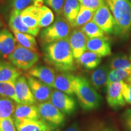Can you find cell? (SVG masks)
Instances as JSON below:
<instances>
[{
    "mask_svg": "<svg viewBox=\"0 0 131 131\" xmlns=\"http://www.w3.org/2000/svg\"><path fill=\"white\" fill-rule=\"evenodd\" d=\"M45 61L59 72L76 70L73 52L68 38L42 45Z\"/></svg>",
    "mask_w": 131,
    "mask_h": 131,
    "instance_id": "1",
    "label": "cell"
},
{
    "mask_svg": "<svg viewBox=\"0 0 131 131\" xmlns=\"http://www.w3.org/2000/svg\"><path fill=\"white\" fill-rule=\"evenodd\" d=\"M74 89L75 94L83 110L92 111L100 107L102 97L85 77L75 76Z\"/></svg>",
    "mask_w": 131,
    "mask_h": 131,
    "instance_id": "2",
    "label": "cell"
},
{
    "mask_svg": "<svg viewBox=\"0 0 131 131\" xmlns=\"http://www.w3.org/2000/svg\"><path fill=\"white\" fill-rule=\"evenodd\" d=\"M105 3L117 24L115 35L126 37L131 32V0H105Z\"/></svg>",
    "mask_w": 131,
    "mask_h": 131,
    "instance_id": "3",
    "label": "cell"
},
{
    "mask_svg": "<svg viewBox=\"0 0 131 131\" xmlns=\"http://www.w3.org/2000/svg\"><path fill=\"white\" fill-rule=\"evenodd\" d=\"M72 26L63 16H57L53 23L41 31L40 41L42 45L68 38Z\"/></svg>",
    "mask_w": 131,
    "mask_h": 131,
    "instance_id": "4",
    "label": "cell"
},
{
    "mask_svg": "<svg viewBox=\"0 0 131 131\" xmlns=\"http://www.w3.org/2000/svg\"><path fill=\"white\" fill-rule=\"evenodd\" d=\"M40 55L37 52L17 45L8 58L10 63L19 70H28L38 61Z\"/></svg>",
    "mask_w": 131,
    "mask_h": 131,
    "instance_id": "5",
    "label": "cell"
},
{
    "mask_svg": "<svg viewBox=\"0 0 131 131\" xmlns=\"http://www.w3.org/2000/svg\"><path fill=\"white\" fill-rule=\"evenodd\" d=\"M41 119L56 128L63 125L65 115L52 104L50 101L40 103L37 105Z\"/></svg>",
    "mask_w": 131,
    "mask_h": 131,
    "instance_id": "6",
    "label": "cell"
},
{
    "mask_svg": "<svg viewBox=\"0 0 131 131\" xmlns=\"http://www.w3.org/2000/svg\"><path fill=\"white\" fill-rule=\"evenodd\" d=\"M92 20L107 34H115L117 24L107 5L103 4L95 12Z\"/></svg>",
    "mask_w": 131,
    "mask_h": 131,
    "instance_id": "7",
    "label": "cell"
},
{
    "mask_svg": "<svg viewBox=\"0 0 131 131\" xmlns=\"http://www.w3.org/2000/svg\"><path fill=\"white\" fill-rule=\"evenodd\" d=\"M50 101L63 114L70 115L77 109L76 101L73 97L56 89H52Z\"/></svg>",
    "mask_w": 131,
    "mask_h": 131,
    "instance_id": "8",
    "label": "cell"
},
{
    "mask_svg": "<svg viewBox=\"0 0 131 131\" xmlns=\"http://www.w3.org/2000/svg\"><path fill=\"white\" fill-rule=\"evenodd\" d=\"M124 81L109 83L106 88V100L112 109L118 110L126 104L123 95V86Z\"/></svg>",
    "mask_w": 131,
    "mask_h": 131,
    "instance_id": "9",
    "label": "cell"
},
{
    "mask_svg": "<svg viewBox=\"0 0 131 131\" xmlns=\"http://www.w3.org/2000/svg\"><path fill=\"white\" fill-rule=\"evenodd\" d=\"M24 75L27 78L29 86L37 101L43 103L50 100L52 88L27 73Z\"/></svg>",
    "mask_w": 131,
    "mask_h": 131,
    "instance_id": "10",
    "label": "cell"
},
{
    "mask_svg": "<svg viewBox=\"0 0 131 131\" xmlns=\"http://www.w3.org/2000/svg\"><path fill=\"white\" fill-rule=\"evenodd\" d=\"M15 87L16 96L20 104L31 105L37 103L25 75H20L16 80Z\"/></svg>",
    "mask_w": 131,
    "mask_h": 131,
    "instance_id": "11",
    "label": "cell"
},
{
    "mask_svg": "<svg viewBox=\"0 0 131 131\" xmlns=\"http://www.w3.org/2000/svg\"><path fill=\"white\" fill-rule=\"evenodd\" d=\"M69 41L75 60H77L87 50L88 38L82 31L81 28H75L68 38Z\"/></svg>",
    "mask_w": 131,
    "mask_h": 131,
    "instance_id": "12",
    "label": "cell"
},
{
    "mask_svg": "<svg viewBox=\"0 0 131 131\" xmlns=\"http://www.w3.org/2000/svg\"><path fill=\"white\" fill-rule=\"evenodd\" d=\"M14 34L6 27L0 29V59L6 60L17 45Z\"/></svg>",
    "mask_w": 131,
    "mask_h": 131,
    "instance_id": "13",
    "label": "cell"
},
{
    "mask_svg": "<svg viewBox=\"0 0 131 131\" xmlns=\"http://www.w3.org/2000/svg\"><path fill=\"white\" fill-rule=\"evenodd\" d=\"M14 121L17 131H52L55 129L41 118Z\"/></svg>",
    "mask_w": 131,
    "mask_h": 131,
    "instance_id": "14",
    "label": "cell"
},
{
    "mask_svg": "<svg viewBox=\"0 0 131 131\" xmlns=\"http://www.w3.org/2000/svg\"><path fill=\"white\" fill-rule=\"evenodd\" d=\"M75 75L70 72H60L55 76L53 88L69 95H73L75 94Z\"/></svg>",
    "mask_w": 131,
    "mask_h": 131,
    "instance_id": "15",
    "label": "cell"
},
{
    "mask_svg": "<svg viewBox=\"0 0 131 131\" xmlns=\"http://www.w3.org/2000/svg\"><path fill=\"white\" fill-rule=\"evenodd\" d=\"M27 73L40 80L45 84L53 88L56 73L55 69L51 67L45 65L35 66L27 70Z\"/></svg>",
    "mask_w": 131,
    "mask_h": 131,
    "instance_id": "16",
    "label": "cell"
},
{
    "mask_svg": "<svg viewBox=\"0 0 131 131\" xmlns=\"http://www.w3.org/2000/svg\"><path fill=\"white\" fill-rule=\"evenodd\" d=\"M21 18L23 23L32 30L37 37L40 31L38 26V7L32 4L26 7L21 11Z\"/></svg>",
    "mask_w": 131,
    "mask_h": 131,
    "instance_id": "17",
    "label": "cell"
},
{
    "mask_svg": "<svg viewBox=\"0 0 131 131\" xmlns=\"http://www.w3.org/2000/svg\"><path fill=\"white\" fill-rule=\"evenodd\" d=\"M87 50L94 52L101 58L109 56L112 53L111 44L106 37L88 38Z\"/></svg>",
    "mask_w": 131,
    "mask_h": 131,
    "instance_id": "18",
    "label": "cell"
},
{
    "mask_svg": "<svg viewBox=\"0 0 131 131\" xmlns=\"http://www.w3.org/2000/svg\"><path fill=\"white\" fill-rule=\"evenodd\" d=\"M14 120H23V119H40L38 106L35 104H16L15 110L13 115Z\"/></svg>",
    "mask_w": 131,
    "mask_h": 131,
    "instance_id": "19",
    "label": "cell"
},
{
    "mask_svg": "<svg viewBox=\"0 0 131 131\" xmlns=\"http://www.w3.org/2000/svg\"><path fill=\"white\" fill-rule=\"evenodd\" d=\"M109 70L107 66L103 65L96 68L91 74L90 81L96 91H102L107 88Z\"/></svg>",
    "mask_w": 131,
    "mask_h": 131,
    "instance_id": "20",
    "label": "cell"
},
{
    "mask_svg": "<svg viewBox=\"0 0 131 131\" xmlns=\"http://www.w3.org/2000/svg\"><path fill=\"white\" fill-rule=\"evenodd\" d=\"M101 62V57L94 52L86 50L75 60V63L86 70L95 69Z\"/></svg>",
    "mask_w": 131,
    "mask_h": 131,
    "instance_id": "21",
    "label": "cell"
},
{
    "mask_svg": "<svg viewBox=\"0 0 131 131\" xmlns=\"http://www.w3.org/2000/svg\"><path fill=\"white\" fill-rule=\"evenodd\" d=\"M21 73L22 72L10 63L0 59V82H15Z\"/></svg>",
    "mask_w": 131,
    "mask_h": 131,
    "instance_id": "22",
    "label": "cell"
},
{
    "mask_svg": "<svg viewBox=\"0 0 131 131\" xmlns=\"http://www.w3.org/2000/svg\"><path fill=\"white\" fill-rule=\"evenodd\" d=\"M9 25L12 31L16 30L18 32L27 33L35 36L34 32L23 23L21 18V11L18 10L14 8L12 9L9 15Z\"/></svg>",
    "mask_w": 131,
    "mask_h": 131,
    "instance_id": "23",
    "label": "cell"
},
{
    "mask_svg": "<svg viewBox=\"0 0 131 131\" xmlns=\"http://www.w3.org/2000/svg\"><path fill=\"white\" fill-rule=\"evenodd\" d=\"M80 3L78 0H65L63 10V15L72 26L74 23L79 12Z\"/></svg>",
    "mask_w": 131,
    "mask_h": 131,
    "instance_id": "24",
    "label": "cell"
},
{
    "mask_svg": "<svg viewBox=\"0 0 131 131\" xmlns=\"http://www.w3.org/2000/svg\"><path fill=\"white\" fill-rule=\"evenodd\" d=\"M16 42L26 48L37 52L38 46L35 36L31 34L12 30Z\"/></svg>",
    "mask_w": 131,
    "mask_h": 131,
    "instance_id": "25",
    "label": "cell"
},
{
    "mask_svg": "<svg viewBox=\"0 0 131 131\" xmlns=\"http://www.w3.org/2000/svg\"><path fill=\"white\" fill-rule=\"evenodd\" d=\"M16 104L12 98L0 95V118L12 117Z\"/></svg>",
    "mask_w": 131,
    "mask_h": 131,
    "instance_id": "26",
    "label": "cell"
},
{
    "mask_svg": "<svg viewBox=\"0 0 131 131\" xmlns=\"http://www.w3.org/2000/svg\"><path fill=\"white\" fill-rule=\"evenodd\" d=\"M55 16L52 9L42 5L38 7V26L40 28H45L53 23Z\"/></svg>",
    "mask_w": 131,
    "mask_h": 131,
    "instance_id": "27",
    "label": "cell"
},
{
    "mask_svg": "<svg viewBox=\"0 0 131 131\" xmlns=\"http://www.w3.org/2000/svg\"><path fill=\"white\" fill-rule=\"evenodd\" d=\"M109 66L111 70H131V61L125 54H117L111 59Z\"/></svg>",
    "mask_w": 131,
    "mask_h": 131,
    "instance_id": "28",
    "label": "cell"
},
{
    "mask_svg": "<svg viewBox=\"0 0 131 131\" xmlns=\"http://www.w3.org/2000/svg\"><path fill=\"white\" fill-rule=\"evenodd\" d=\"M95 11L87 8L83 6H80L79 12L77 16L72 27L74 28H80L82 26L89 22L93 18Z\"/></svg>",
    "mask_w": 131,
    "mask_h": 131,
    "instance_id": "29",
    "label": "cell"
},
{
    "mask_svg": "<svg viewBox=\"0 0 131 131\" xmlns=\"http://www.w3.org/2000/svg\"><path fill=\"white\" fill-rule=\"evenodd\" d=\"M81 29L88 38L105 37L106 33L92 19L82 26Z\"/></svg>",
    "mask_w": 131,
    "mask_h": 131,
    "instance_id": "30",
    "label": "cell"
},
{
    "mask_svg": "<svg viewBox=\"0 0 131 131\" xmlns=\"http://www.w3.org/2000/svg\"><path fill=\"white\" fill-rule=\"evenodd\" d=\"M0 95L10 98L17 103H19V101L16 95L15 82H0Z\"/></svg>",
    "mask_w": 131,
    "mask_h": 131,
    "instance_id": "31",
    "label": "cell"
},
{
    "mask_svg": "<svg viewBox=\"0 0 131 131\" xmlns=\"http://www.w3.org/2000/svg\"><path fill=\"white\" fill-rule=\"evenodd\" d=\"M131 70L112 69L109 71L108 75L107 84L116 82L124 81L130 76Z\"/></svg>",
    "mask_w": 131,
    "mask_h": 131,
    "instance_id": "32",
    "label": "cell"
},
{
    "mask_svg": "<svg viewBox=\"0 0 131 131\" xmlns=\"http://www.w3.org/2000/svg\"><path fill=\"white\" fill-rule=\"evenodd\" d=\"M85 131H118L111 124L103 121H95L90 124Z\"/></svg>",
    "mask_w": 131,
    "mask_h": 131,
    "instance_id": "33",
    "label": "cell"
},
{
    "mask_svg": "<svg viewBox=\"0 0 131 131\" xmlns=\"http://www.w3.org/2000/svg\"><path fill=\"white\" fill-rule=\"evenodd\" d=\"M65 0H45V4L53 10L57 16L63 15V10Z\"/></svg>",
    "mask_w": 131,
    "mask_h": 131,
    "instance_id": "34",
    "label": "cell"
},
{
    "mask_svg": "<svg viewBox=\"0 0 131 131\" xmlns=\"http://www.w3.org/2000/svg\"><path fill=\"white\" fill-rule=\"evenodd\" d=\"M81 6L95 11L101 6L105 4V0H78Z\"/></svg>",
    "mask_w": 131,
    "mask_h": 131,
    "instance_id": "35",
    "label": "cell"
},
{
    "mask_svg": "<svg viewBox=\"0 0 131 131\" xmlns=\"http://www.w3.org/2000/svg\"><path fill=\"white\" fill-rule=\"evenodd\" d=\"M0 131H16L14 121L12 117L0 118Z\"/></svg>",
    "mask_w": 131,
    "mask_h": 131,
    "instance_id": "36",
    "label": "cell"
},
{
    "mask_svg": "<svg viewBox=\"0 0 131 131\" xmlns=\"http://www.w3.org/2000/svg\"><path fill=\"white\" fill-rule=\"evenodd\" d=\"M122 92L126 103L131 105V83L124 81Z\"/></svg>",
    "mask_w": 131,
    "mask_h": 131,
    "instance_id": "37",
    "label": "cell"
},
{
    "mask_svg": "<svg viewBox=\"0 0 131 131\" xmlns=\"http://www.w3.org/2000/svg\"><path fill=\"white\" fill-rule=\"evenodd\" d=\"M33 3V0H12L13 8L18 10H23Z\"/></svg>",
    "mask_w": 131,
    "mask_h": 131,
    "instance_id": "38",
    "label": "cell"
},
{
    "mask_svg": "<svg viewBox=\"0 0 131 131\" xmlns=\"http://www.w3.org/2000/svg\"><path fill=\"white\" fill-rule=\"evenodd\" d=\"M122 121L126 129L131 131V109L124 111L122 115Z\"/></svg>",
    "mask_w": 131,
    "mask_h": 131,
    "instance_id": "39",
    "label": "cell"
},
{
    "mask_svg": "<svg viewBox=\"0 0 131 131\" xmlns=\"http://www.w3.org/2000/svg\"><path fill=\"white\" fill-rule=\"evenodd\" d=\"M64 131H82V130L81 127H80L79 124L77 122H74Z\"/></svg>",
    "mask_w": 131,
    "mask_h": 131,
    "instance_id": "40",
    "label": "cell"
},
{
    "mask_svg": "<svg viewBox=\"0 0 131 131\" xmlns=\"http://www.w3.org/2000/svg\"><path fill=\"white\" fill-rule=\"evenodd\" d=\"M45 0H33V4L37 7H41L43 5Z\"/></svg>",
    "mask_w": 131,
    "mask_h": 131,
    "instance_id": "41",
    "label": "cell"
},
{
    "mask_svg": "<svg viewBox=\"0 0 131 131\" xmlns=\"http://www.w3.org/2000/svg\"><path fill=\"white\" fill-rule=\"evenodd\" d=\"M4 26V20H3V18L0 16V29L3 28Z\"/></svg>",
    "mask_w": 131,
    "mask_h": 131,
    "instance_id": "42",
    "label": "cell"
},
{
    "mask_svg": "<svg viewBox=\"0 0 131 131\" xmlns=\"http://www.w3.org/2000/svg\"><path fill=\"white\" fill-rule=\"evenodd\" d=\"M127 81L129 82V83H131V73H130V76L129 77V78L127 79Z\"/></svg>",
    "mask_w": 131,
    "mask_h": 131,
    "instance_id": "43",
    "label": "cell"
},
{
    "mask_svg": "<svg viewBox=\"0 0 131 131\" xmlns=\"http://www.w3.org/2000/svg\"><path fill=\"white\" fill-rule=\"evenodd\" d=\"M129 58L130 59V60L131 61V50H130V54H129Z\"/></svg>",
    "mask_w": 131,
    "mask_h": 131,
    "instance_id": "44",
    "label": "cell"
},
{
    "mask_svg": "<svg viewBox=\"0 0 131 131\" xmlns=\"http://www.w3.org/2000/svg\"><path fill=\"white\" fill-rule=\"evenodd\" d=\"M52 131H61V130H60V129H55V130H52Z\"/></svg>",
    "mask_w": 131,
    "mask_h": 131,
    "instance_id": "45",
    "label": "cell"
}]
</instances>
